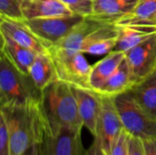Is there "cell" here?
I'll list each match as a JSON object with an SVG mask.
<instances>
[{"instance_id":"cell-16","label":"cell","mask_w":156,"mask_h":155,"mask_svg":"<svg viewBox=\"0 0 156 155\" xmlns=\"http://www.w3.org/2000/svg\"><path fill=\"white\" fill-rule=\"evenodd\" d=\"M20 1H21L23 16L25 19L73 15V13L59 0H20Z\"/></svg>"},{"instance_id":"cell-23","label":"cell","mask_w":156,"mask_h":155,"mask_svg":"<svg viewBox=\"0 0 156 155\" xmlns=\"http://www.w3.org/2000/svg\"><path fill=\"white\" fill-rule=\"evenodd\" d=\"M0 18L25 20L20 0H0Z\"/></svg>"},{"instance_id":"cell-29","label":"cell","mask_w":156,"mask_h":155,"mask_svg":"<svg viewBox=\"0 0 156 155\" xmlns=\"http://www.w3.org/2000/svg\"><path fill=\"white\" fill-rule=\"evenodd\" d=\"M147 155H156V138L144 140Z\"/></svg>"},{"instance_id":"cell-30","label":"cell","mask_w":156,"mask_h":155,"mask_svg":"<svg viewBox=\"0 0 156 155\" xmlns=\"http://www.w3.org/2000/svg\"><path fill=\"white\" fill-rule=\"evenodd\" d=\"M21 155H39V144L30 147Z\"/></svg>"},{"instance_id":"cell-26","label":"cell","mask_w":156,"mask_h":155,"mask_svg":"<svg viewBox=\"0 0 156 155\" xmlns=\"http://www.w3.org/2000/svg\"><path fill=\"white\" fill-rule=\"evenodd\" d=\"M0 155H11L9 134L6 124L0 117Z\"/></svg>"},{"instance_id":"cell-28","label":"cell","mask_w":156,"mask_h":155,"mask_svg":"<svg viewBox=\"0 0 156 155\" xmlns=\"http://www.w3.org/2000/svg\"><path fill=\"white\" fill-rule=\"evenodd\" d=\"M85 155H108L105 151L103 150L101 144L98 141V139L94 138V141L92 144L90 146V148L86 151Z\"/></svg>"},{"instance_id":"cell-3","label":"cell","mask_w":156,"mask_h":155,"mask_svg":"<svg viewBox=\"0 0 156 155\" xmlns=\"http://www.w3.org/2000/svg\"><path fill=\"white\" fill-rule=\"evenodd\" d=\"M39 90L28 74L18 70L0 52V107L41 101Z\"/></svg>"},{"instance_id":"cell-9","label":"cell","mask_w":156,"mask_h":155,"mask_svg":"<svg viewBox=\"0 0 156 155\" xmlns=\"http://www.w3.org/2000/svg\"><path fill=\"white\" fill-rule=\"evenodd\" d=\"M82 129H62L55 134L46 132L39 144V155H85Z\"/></svg>"},{"instance_id":"cell-8","label":"cell","mask_w":156,"mask_h":155,"mask_svg":"<svg viewBox=\"0 0 156 155\" xmlns=\"http://www.w3.org/2000/svg\"><path fill=\"white\" fill-rule=\"evenodd\" d=\"M122 130L123 125L115 105L114 98L101 96V107L94 138L98 139L108 155Z\"/></svg>"},{"instance_id":"cell-14","label":"cell","mask_w":156,"mask_h":155,"mask_svg":"<svg viewBox=\"0 0 156 155\" xmlns=\"http://www.w3.org/2000/svg\"><path fill=\"white\" fill-rule=\"evenodd\" d=\"M0 33L9 37L19 45L36 52L48 53L45 45L34 35L23 21L0 18Z\"/></svg>"},{"instance_id":"cell-12","label":"cell","mask_w":156,"mask_h":155,"mask_svg":"<svg viewBox=\"0 0 156 155\" xmlns=\"http://www.w3.org/2000/svg\"><path fill=\"white\" fill-rule=\"evenodd\" d=\"M118 41L114 50L127 53L129 50L156 34V24L117 23Z\"/></svg>"},{"instance_id":"cell-6","label":"cell","mask_w":156,"mask_h":155,"mask_svg":"<svg viewBox=\"0 0 156 155\" xmlns=\"http://www.w3.org/2000/svg\"><path fill=\"white\" fill-rule=\"evenodd\" d=\"M53 60L57 69L58 79L73 88L91 90L90 79L92 65L88 62L84 53L78 52L70 56L56 58Z\"/></svg>"},{"instance_id":"cell-7","label":"cell","mask_w":156,"mask_h":155,"mask_svg":"<svg viewBox=\"0 0 156 155\" xmlns=\"http://www.w3.org/2000/svg\"><path fill=\"white\" fill-rule=\"evenodd\" d=\"M125 59L133 87L156 72V34L129 50Z\"/></svg>"},{"instance_id":"cell-11","label":"cell","mask_w":156,"mask_h":155,"mask_svg":"<svg viewBox=\"0 0 156 155\" xmlns=\"http://www.w3.org/2000/svg\"><path fill=\"white\" fill-rule=\"evenodd\" d=\"M78 106V112L83 127L95 136L98 118L101 107V96L92 90L73 88Z\"/></svg>"},{"instance_id":"cell-20","label":"cell","mask_w":156,"mask_h":155,"mask_svg":"<svg viewBox=\"0 0 156 155\" xmlns=\"http://www.w3.org/2000/svg\"><path fill=\"white\" fill-rule=\"evenodd\" d=\"M133 88L130 69L126 59L120 65L116 71L104 82L97 91L102 97L115 98L116 96L129 91Z\"/></svg>"},{"instance_id":"cell-17","label":"cell","mask_w":156,"mask_h":155,"mask_svg":"<svg viewBox=\"0 0 156 155\" xmlns=\"http://www.w3.org/2000/svg\"><path fill=\"white\" fill-rule=\"evenodd\" d=\"M126 53L113 50L108 53L102 59L92 65L90 74V88L97 92L104 82L116 71L120 65L125 60Z\"/></svg>"},{"instance_id":"cell-13","label":"cell","mask_w":156,"mask_h":155,"mask_svg":"<svg viewBox=\"0 0 156 155\" xmlns=\"http://www.w3.org/2000/svg\"><path fill=\"white\" fill-rule=\"evenodd\" d=\"M118 41V27L115 23H105L94 30L85 40L80 52L103 55L113 51Z\"/></svg>"},{"instance_id":"cell-24","label":"cell","mask_w":156,"mask_h":155,"mask_svg":"<svg viewBox=\"0 0 156 155\" xmlns=\"http://www.w3.org/2000/svg\"><path fill=\"white\" fill-rule=\"evenodd\" d=\"M65 5L73 14L90 16L92 14L93 0H59Z\"/></svg>"},{"instance_id":"cell-4","label":"cell","mask_w":156,"mask_h":155,"mask_svg":"<svg viewBox=\"0 0 156 155\" xmlns=\"http://www.w3.org/2000/svg\"><path fill=\"white\" fill-rule=\"evenodd\" d=\"M114 102L123 129L131 136L142 140L156 138V119L138 104L130 90L116 96Z\"/></svg>"},{"instance_id":"cell-19","label":"cell","mask_w":156,"mask_h":155,"mask_svg":"<svg viewBox=\"0 0 156 155\" xmlns=\"http://www.w3.org/2000/svg\"><path fill=\"white\" fill-rule=\"evenodd\" d=\"M28 75L36 86L41 90L58 80L55 62L51 56L48 53L37 54L29 67Z\"/></svg>"},{"instance_id":"cell-15","label":"cell","mask_w":156,"mask_h":155,"mask_svg":"<svg viewBox=\"0 0 156 155\" xmlns=\"http://www.w3.org/2000/svg\"><path fill=\"white\" fill-rule=\"evenodd\" d=\"M139 0H93L92 14L90 16L116 23L129 15L136 6Z\"/></svg>"},{"instance_id":"cell-2","label":"cell","mask_w":156,"mask_h":155,"mask_svg":"<svg viewBox=\"0 0 156 155\" xmlns=\"http://www.w3.org/2000/svg\"><path fill=\"white\" fill-rule=\"evenodd\" d=\"M41 109L47 132L55 134L62 129H82L72 87L59 79L42 90Z\"/></svg>"},{"instance_id":"cell-21","label":"cell","mask_w":156,"mask_h":155,"mask_svg":"<svg viewBox=\"0 0 156 155\" xmlns=\"http://www.w3.org/2000/svg\"><path fill=\"white\" fill-rule=\"evenodd\" d=\"M130 91L138 104L156 119V72L134 85Z\"/></svg>"},{"instance_id":"cell-1","label":"cell","mask_w":156,"mask_h":155,"mask_svg":"<svg viewBox=\"0 0 156 155\" xmlns=\"http://www.w3.org/2000/svg\"><path fill=\"white\" fill-rule=\"evenodd\" d=\"M40 102L0 107V117L4 119L9 134L11 155H21L43 141L47 124Z\"/></svg>"},{"instance_id":"cell-27","label":"cell","mask_w":156,"mask_h":155,"mask_svg":"<svg viewBox=\"0 0 156 155\" xmlns=\"http://www.w3.org/2000/svg\"><path fill=\"white\" fill-rule=\"evenodd\" d=\"M130 135V134H129ZM129 155H147L144 140L133 136L129 137Z\"/></svg>"},{"instance_id":"cell-10","label":"cell","mask_w":156,"mask_h":155,"mask_svg":"<svg viewBox=\"0 0 156 155\" xmlns=\"http://www.w3.org/2000/svg\"><path fill=\"white\" fill-rule=\"evenodd\" d=\"M108 23L92 16H86L78 24L65 38L48 49V54L53 58H62L80 52L87 37L97 28ZM111 23V22H109Z\"/></svg>"},{"instance_id":"cell-18","label":"cell","mask_w":156,"mask_h":155,"mask_svg":"<svg viewBox=\"0 0 156 155\" xmlns=\"http://www.w3.org/2000/svg\"><path fill=\"white\" fill-rule=\"evenodd\" d=\"M1 52L8 58V60L21 72L28 74L29 67L34 61L36 52L19 45L9 37L1 34Z\"/></svg>"},{"instance_id":"cell-25","label":"cell","mask_w":156,"mask_h":155,"mask_svg":"<svg viewBox=\"0 0 156 155\" xmlns=\"http://www.w3.org/2000/svg\"><path fill=\"white\" fill-rule=\"evenodd\" d=\"M129 133L123 129L114 142L109 155H129Z\"/></svg>"},{"instance_id":"cell-5","label":"cell","mask_w":156,"mask_h":155,"mask_svg":"<svg viewBox=\"0 0 156 155\" xmlns=\"http://www.w3.org/2000/svg\"><path fill=\"white\" fill-rule=\"evenodd\" d=\"M85 16L69 15L34 19H25L24 22L34 35L48 49L58 44L78 25Z\"/></svg>"},{"instance_id":"cell-22","label":"cell","mask_w":156,"mask_h":155,"mask_svg":"<svg viewBox=\"0 0 156 155\" xmlns=\"http://www.w3.org/2000/svg\"><path fill=\"white\" fill-rule=\"evenodd\" d=\"M117 23L156 24V0H139L134 9Z\"/></svg>"}]
</instances>
